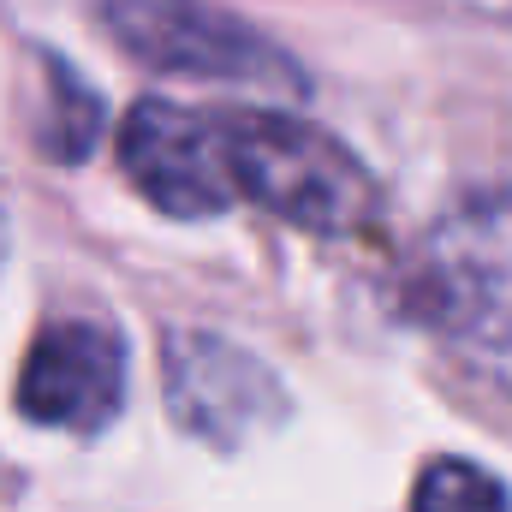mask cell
Here are the masks:
<instances>
[{
    "label": "cell",
    "mask_w": 512,
    "mask_h": 512,
    "mask_svg": "<svg viewBox=\"0 0 512 512\" xmlns=\"http://www.w3.org/2000/svg\"><path fill=\"white\" fill-rule=\"evenodd\" d=\"M405 310L477 364L512 370V185L453 203L429 227Z\"/></svg>",
    "instance_id": "1"
},
{
    "label": "cell",
    "mask_w": 512,
    "mask_h": 512,
    "mask_svg": "<svg viewBox=\"0 0 512 512\" xmlns=\"http://www.w3.org/2000/svg\"><path fill=\"white\" fill-rule=\"evenodd\" d=\"M221 120H227L239 203H256L274 221L316 239H346L376 221L382 191L340 137L268 108H227Z\"/></svg>",
    "instance_id": "2"
},
{
    "label": "cell",
    "mask_w": 512,
    "mask_h": 512,
    "mask_svg": "<svg viewBox=\"0 0 512 512\" xmlns=\"http://www.w3.org/2000/svg\"><path fill=\"white\" fill-rule=\"evenodd\" d=\"M102 24L137 66L167 78H221L256 90H298V66L245 18L209 0H108Z\"/></svg>",
    "instance_id": "3"
},
{
    "label": "cell",
    "mask_w": 512,
    "mask_h": 512,
    "mask_svg": "<svg viewBox=\"0 0 512 512\" xmlns=\"http://www.w3.org/2000/svg\"><path fill=\"white\" fill-rule=\"evenodd\" d=\"M120 167L126 179L161 209L179 221H203L239 203L233 185V155H227V120L185 108V102H137L120 120Z\"/></svg>",
    "instance_id": "4"
},
{
    "label": "cell",
    "mask_w": 512,
    "mask_h": 512,
    "mask_svg": "<svg viewBox=\"0 0 512 512\" xmlns=\"http://www.w3.org/2000/svg\"><path fill=\"white\" fill-rule=\"evenodd\" d=\"M126 399V346L102 322H54L18 370V411L42 429H102Z\"/></svg>",
    "instance_id": "5"
},
{
    "label": "cell",
    "mask_w": 512,
    "mask_h": 512,
    "mask_svg": "<svg viewBox=\"0 0 512 512\" xmlns=\"http://www.w3.org/2000/svg\"><path fill=\"white\" fill-rule=\"evenodd\" d=\"M167 393H173V411L185 417V429H197L209 441H239L262 417L280 411V387L268 382V370L245 358L239 346L209 340V334L167 340Z\"/></svg>",
    "instance_id": "6"
},
{
    "label": "cell",
    "mask_w": 512,
    "mask_h": 512,
    "mask_svg": "<svg viewBox=\"0 0 512 512\" xmlns=\"http://www.w3.org/2000/svg\"><path fill=\"white\" fill-rule=\"evenodd\" d=\"M48 120H42V149L54 161H84L90 143L102 137V102L72 66H48Z\"/></svg>",
    "instance_id": "7"
},
{
    "label": "cell",
    "mask_w": 512,
    "mask_h": 512,
    "mask_svg": "<svg viewBox=\"0 0 512 512\" xmlns=\"http://www.w3.org/2000/svg\"><path fill=\"white\" fill-rule=\"evenodd\" d=\"M411 512H512L507 489L471 465V459H435L417 489H411Z\"/></svg>",
    "instance_id": "8"
}]
</instances>
